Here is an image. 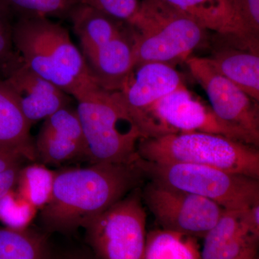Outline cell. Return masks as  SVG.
I'll list each match as a JSON object with an SVG mask.
<instances>
[{"label": "cell", "instance_id": "6da1fadb", "mask_svg": "<svg viewBox=\"0 0 259 259\" xmlns=\"http://www.w3.org/2000/svg\"><path fill=\"white\" fill-rule=\"evenodd\" d=\"M146 179L134 163H97L56 171L52 197L40 209L49 232L72 233L141 187Z\"/></svg>", "mask_w": 259, "mask_h": 259}, {"label": "cell", "instance_id": "7a4b0ae2", "mask_svg": "<svg viewBox=\"0 0 259 259\" xmlns=\"http://www.w3.org/2000/svg\"><path fill=\"white\" fill-rule=\"evenodd\" d=\"M13 40L24 64L76 101L100 88L60 24L42 17L19 18L13 26Z\"/></svg>", "mask_w": 259, "mask_h": 259}, {"label": "cell", "instance_id": "3957f363", "mask_svg": "<svg viewBox=\"0 0 259 259\" xmlns=\"http://www.w3.org/2000/svg\"><path fill=\"white\" fill-rule=\"evenodd\" d=\"M135 66L160 62L176 66L208 42V30L166 0H141L128 24Z\"/></svg>", "mask_w": 259, "mask_h": 259}, {"label": "cell", "instance_id": "277c9868", "mask_svg": "<svg viewBox=\"0 0 259 259\" xmlns=\"http://www.w3.org/2000/svg\"><path fill=\"white\" fill-rule=\"evenodd\" d=\"M138 154L146 161L202 165L259 180L258 148L221 135L188 133L142 139Z\"/></svg>", "mask_w": 259, "mask_h": 259}, {"label": "cell", "instance_id": "5b68a950", "mask_svg": "<svg viewBox=\"0 0 259 259\" xmlns=\"http://www.w3.org/2000/svg\"><path fill=\"white\" fill-rule=\"evenodd\" d=\"M76 110L82 127L90 163H134L143 139L117 92L99 88L78 100Z\"/></svg>", "mask_w": 259, "mask_h": 259}, {"label": "cell", "instance_id": "8992f818", "mask_svg": "<svg viewBox=\"0 0 259 259\" xmlns=\"http://www.w3.org/2000/svg\"><path fill=\"white\" fill-rule=\"evenodd\" d=\"M146 179L200 196L225 210L242 211L259 204V180L219 168L182 163L136 161Z\"/></svg>", "mask_w": 259, "mask_h": 259}, {"label": "cell", "instance_id": "52a82bcc", "mask_svg": "<svg viewBox=\"0 0 259 259\" xmlns=\"http://www.w3.org/2000/svg\"><path fill=\"white\" fill-rule=\"evenodd\" d=\"M137 126L143 139L205 133L258 148L248 135L221 120L210 106L194 96L186 85L160 99L145 112Z\"/></svg>", "mask_w": 259, "mask_h": 259}, {"label": "cell", "instance_id": "ba28073f", "mask_svg": "<svg viewBox=\"0 0 259 259\" xmlns=\"http://www.w3.org/2000/svg\"><path fill=\"white\" fill-rule=\"evenodd\" d=\"M146 226V209L138 187L83 228L100 259H144Z\"/></svg>", "mask_w": 259, "mask_h": 259}, {"label": "cell", "instance_id": "9c48e42d", "mask_svg": "<svg viewBox=\"0 0 259 259\" xmlns=\"http://www.w3.org/2000/svg\"><path fill=\"white\" fill-rule=\"evenodd\" d=\"M144 205L165 231L204 238L225 209L212 200L150 181L141 189Z\"/></svg>", "mask_w": 259, "mask_h": 259}, {"label": "cell", "instance_id": "30bf717a", "mask_svg": "<svg viewBox=\"0 0 259 259\" xmlns=\"http://www.w3.org/2000/svg\"><path fill=\"white\" fill-rule=\"evenodd\" d=\"M185 63L192 76L207 94L214 114L226 123L248 135L258 146V102L218 73L206 58L190 56Z\"/></svg>", "mask_w": 259, "mask_h": 259}, {"label": "cell", "instance_id": "8fae6325", "mask_svg": "<svg viewBox=\"0 0 259 259\" xmlns=\"http://www.w3.org/2000/svg\"><path fill=\"white\" fill-rule=\"evenodd\" d=\"M184 85L185 81L176 66L164 63L147 62L136 65L117 93L137 125L150 107Z\"/></svg>", "mask_w": 259, "mask_h": 259}, {"label": "cell", "instance_id": "7c38bea8", "mask_svg": "<svg viewBox=\"0 0 259 259\" xmlns=\"http://www.w3.org/2000/svg\"><path fill=\"white\" fill-rule=\"evenodd\" d=\"M34 146L36 160L45 165L87 159L86 143L76 110L64 107L46 118Z\"/></svg>", "mask_w": 259, "mask_h": 259}, {"label": "cell", "instance_id": "4fadbf2b", "mask_svg": "<svg viewBox=\"0 0 259 259\" xmlns=\"http://www.w3.org/2000/svg\"><path fill=\"white\" fill-rule=\"evenodd\" d=\"M4 81L31 125L69 105L67 94L32 71L23 62L13 67Z\"/></svg>", "mask_w": 259, "mask_h": 259}, {"label": "cell", "instance_id": "5bb4252c", "mask_svg": "<svg viewBox=\"0 0 259 259\" xmlns=\"http://www.w3.org/2000/svg\"><path fill=\"white\" fill-rule=\"evenodd\" d=\"M90 74L100 88L119 91L135 66L134 39L127 24L120 34L84 56Z\"/></svg>", "mask_w": 259, "mask_h": 259}, {"label": "cell", "instance_id": "9a60e30c", "mask_svg": "<svg viewBox=\"0 0 259 259\" xmlns=\"http://www.w3.org/2000/svg\"><path fill=\"white\" fill-rule=\"evenodd\" d=\"M207 30L259 52L250 44L240 20L236 0H166Z\"/></svg>", "mask_w": 259, "mask_h": 259}, {"label": "cell", "instance_id": "2e32d148", "mask_svg": "<svg viewBox=\"0 0 259 259\" xmlns=\"http://www.w3.org/2000/svg\"><path fill=\"white\" fill-rule=\"evenodd\" d=\"M223 38L226 46L206 59L218 73L259 102V52Z\"/></svg>", "mask_w": 259, "mask_h": 259}, {"label": "cell", "instance_id": "e0dca14e", "mask_svg": "<svg viewBox=\"0 0 259 259\" xmlns=\"http://www.w3.org/2000/svg\"><path fill=\"white\" fill-rule=\"evenodd\" d=\"M242 211H224L204 237L201 259H234L250 245L258 243L243 221Z\"/></svg>", "mask_w": 259, "mask_h": 259}, {"label": "cell", "instance_id": "ac0fdd59", "mask_svg": "<svg viewBox=\"0 0 259 259\" xmlns=\"http://www.w3.org/2000/svg\"><path fill=\"white\" fill-rule=\"evenodd\" d=\"M31 125L8 85L0 81V150L17 153L28 161H36L30 136Z\"/></svg>", "mask_w": 259, "mask_h": 259}, {"label": "cell", "instance_id": "d6986e66", "mask_svg": "<svg viewBox=\"0 0 259 259\" xmlns=\"http://www.w3.org/2000/svg\"><path fill=\"white\" fill-rule=\"evenodd\" d=\"M69 14L81 42L83 56L118 35L127 26V24L117 21L79 1L71 8Z\"/></svg>", "mask_w": 259, "mask_h": 259}, {"label": "cell", "instance_id": "ffe728a7", "mask_svg": "<svg viewBox=\"0 0 259 259\" xmlns=\"http://www.w3.org/2000/svg\"><path fill=\"white\" fill-rule=\"evenodd\" d=\"M47 236L32 229L16 230L0 225V259H50Z\"/></svg>", "mask_w": 259, "mask_h": 259}, {"label": "cell", "instance_id": "44dd1931", "mask_svg": "<svg viewBox=\"0 0 259 259\" xmlns=\"http://www.w3.org/2000/svg\"><path fill=\"white\" fill-rule=\"evenodd\" d=\"M144 259H201L197 238L163 229L151 231Z\"/></svg>", "mask_w": 259, "mask_h": 259}, {"label": "cell", "instance_id": "7402d4cb", "mask_svg": "<svg viewBox=\"0 0 259 259\" xmlns=\"http://www.w3.org/2000/svg\"><path fill=\"white\" fill-rule=\"evenodd\" d=\"M56 171L41 163L21 167L15 189L27 202L40 210L50 202Z\"/></svg>", "mask_w": 259, "mask_h": 259}, {"label": "cell", "instance_id": "603a6c76", "mask_svg": "<svg viewBox=\"0 0 259 259\" xmlns=\"http://www.w3.org/2000/svg\"><path fill=\"white\" fill-rule=\"evenodd\" d=\"M79 0H0V4L11 14L20 18L55 16L69 14Z\"/></svg>", "mask_w": 259, "mask_h": 259}, {"label": "cell", "instance_id": "cb8c5ba5", "mask_svg": "<svg viewBox=\"0 0 259 259\" xmlns=\"http://www.w3.org/2000/svg\"><path fill=\"white\" fill-rule=\"evenodd\" d=\"M37 209L13 189L0 201V223L12 229L28 228L36 216Z\"/></svg>", "mask_w": 259, "mask_h": 259}, {"label": "cell", "instance_id": "d4e9b609", "mask_svg": "<svg viewBox=\"0 0 259 259\" xmlns=\"http://www.w3.org/2000/svg\"><path fill=\"white\" fill-rule=\"evenodd\" d=\"M79 2L126 24H128L136 16L141 5V0H79Z\"/></svg>", "mask_w": 259, "mask_h": 259}, {"label": "cell", "instance_id": "484cf974", "mask_svg": "<svg viewBox=\"0 0 259 259\" xmlns=\"http://www.w3.org/2000/svg\"><path fill=\"white\" fill-rule=\"evenodd\" d=\"M240 20L250 44L259 49V0H236Z\"/></svg>", "mask_w": 259, "mask_h": 259}, {"label": "cell", "instance_id": "4316f807", "mask_svg": "<svg viewBox=\"0 0 259 259\" xmlns=\"http://www.w3.org/2000/svg\"><path fill=\"white\" fill-rule=\"evenodd\" d=\"M10 17V13L0 4V63L8 59L13 45V25Z\"/></svg>", "mask_w": 259, "mask_h": 259}, {"label": "cell", "instance_id": "83f0119b", "mask_svg": "<svg viewBox=\"0 0 259 259\" xmlns=\"http://www.w3.org/2000/svg\"><path fill=\"white\" fill-rule=\"evenodd\" d=\"M20 168L21 165L17 164L0 172V201L15 188Z\"/></svg>", "mask_w": 259, "mask_h": 259}, {"label": "cell", "instance_id": "f1b7e54d", "mask_svg": "<svg viewBox=\"0 0 259 259\" xmlns=\"http://www.w3.org/2000/svg\"><path fill=\"white\" fill-rule=\"evenodd\" d=\"M242 217L250 234L259 238V204H254L249 209L242 211Z\"/></svg>", "mask_w": 259, "mask_h": 259}, {"label": "cell", "instance_id": "f546056e", "mask_svg": "<svg viewBox=\"0 0 259 259\" xmlns=\"http://www.w3.org/2000/svg\"><path fill=\"white\" fill-rule=\"evenodd\" d=\"M23 160L25 159L20 155L0 150V172L15 165L20 164Z\"/></svg>", "mask_w": 259, "mask_h": 259}, {"label": "cell", "instance_id": "4dcf8cb0", "mask_svg": "<svg viewBox=\"0 0 259 259\" xmlns=\"http://www.w3.org/2000/svg\"><path fill=\"white\" fill-rule=\"evenodd\" d=\"M257 245L258 243L250 245L234 259H258L257 255Z\"/></svg>", "mask_w": 259, "mask_h": 259}, {"label": "cell", "instance_id": "1f68e13d", "mask_svg": "<svg viewBox=\"0 0 259 259\" xmlns=\"http://www.w3.org/2000/svg\"><path fill=\"white\" fill-rule=\"evenodd\" d=\"M50 259H88L86 257L83 256L82 255L79 254H68L64 255L62 256L57 257V258H52L51 256Z\"/></svg>", "mask_w": 259, "mask_h": 259}]
</instances>
